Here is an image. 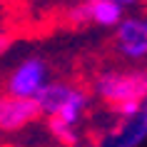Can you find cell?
Listing matches in <instances>:
<instances>
[{
	"mask_svg": "<svg viewBox=\"0 0 147 147\" xmlns=\"http://www.w3.org/2000/svg\"><path fill=\"white\" fill-rule=\"evenodd\" d=\"M10 42H13V40H10V35H5V32L0 30V55H5L10 50Z\"/></svg>",
	"mask_w": 147,
	"mask_h": 147,
	"instance_id": "cell-7",
	"label": "cell"
},
{
	"mask_svg": "<svg viewBox=\"0 0 147 147\" xmlns=\"http://www.w3.org/2000/svg\"><path fill=\"white\" fill-rule=\"evenodd\" d=\"M47 80V65L40 57H28L18 65L8 78V95L13 97H35V95L45 87Z\"/></svg>",
	"mask_w": 147,
	"mask_h": 147,
	"instance_id": "cell-3",
	"label": "cell"
},
{
	"mask_svg": "<svg viewBox=\"0 0 147 147\" xmlns=\"http://www.w3.org/2000/svg\"><path fill=\"white\" fill-rule=\"evenodd\" d=\"M70 18L75 23H90L100 28H115L125 18V8L117 0H80L70 10Z\"/></svg>",
	"mask_w": 147,
	"mask_h": 147,
	"instance_id": "cell-5",
	"label": "cell"
},
{
	"mask_svg": "<svg viewBox=\"0 0 147 147\" xmlns=\"http://www.w3.org/2000/svg\"><path fill=\"white\" fill-rule=\"evenodd\" d=\"M95 90L115 110L120 105H125V102H145L147 75L142 70H130V72L107 70V72H102L100 78L95 80Z\"/></svg>",
	"mask_w": 147,
	"mask_h": 147,
	"instance_id": "cell-1",
	"label": "cell"
},
{
	"mask_svg": "<svg viewBox=\"0 0 147 147\" xmlns=\"http://www.w3.org/2000/svg\"><path fill=\"white\" fill-rule=\"evenodd\" d=\"M85 110H87V95L82 90H78V87H72L70 95L65 97V102L50 115V130H53V135L65 147L78 145L75 127H78V122H80V117H82Z\"/></svg>",
	"mask_w": 147,
	"mask_h": 147,
	"instance_id": "cell-2",
	"label": "cell"
},
{
	"mask_svg": "<svg viewBox=\"0 0 147 147\" xmlns=\"http://www.w3.org/2000/svg\"><path fill=\"white\" fill-rule=\"evenodd\" d=\"M115 42L122 57L142 60L147 55V23L142 15H125L115 25Z\"/></svg>",
	"mask_w": 147,
	"mask_h": 147,
	"instance_id": "cell-4",
	"label": "cell"
},
{
	"mask_svg": "<svg viewBox=\"0 0 147 147\" xmlns=\"http://www.w3.org/2000/svg\"><path fill=\"white\" fill-rule=\"evenodd\" d=\"M117 3H120V5H122V8L127 10V8H135V5H137L140 0H117Z\"/></svg>",
	"mask_w": 147,
	"mask_h": 147,
	"instance_id": "cell-8",
	"label": "cell"
},
{
	"mask_svg": "<svg viewBox=\"0 0 147 147\" xmlns=\"http://www.w3.org/2000/svg\"><path fill=\"white\" fill-rule=\"evenodd\" d=\"M38 117L40 110L30 97H13V95L0 97V132H18L35 122Z\"/></svg>",
	"mask_w": 147,
	"mask_h": 147,
	"instance_id": "cell-6",
	"label": "cell"
}]
</instances>
